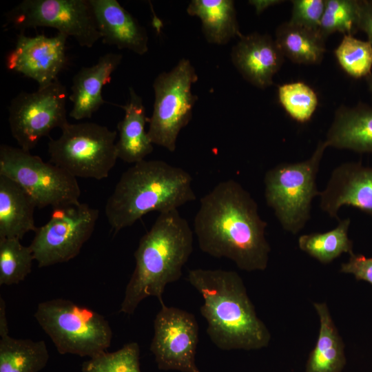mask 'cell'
<instances>
[{
    "instance_id": "cell-1",
    "label": "cell",
    "mask_w": 372,
    "mask_h": 372,
    "mask_svg": "<svg viewBox=\"0 0 372 372\" xmlns=\"http://www.w3.org/2000/svg\"><path fill=\"white\" fill-rule=\"evenodd\" d=\"M267 226L254 198L233 179L220 182L200 198L194 220L203 252L229 259L246 271H264L268 265Z\"/></svg>"
},
{
    "instance_id": "cell-2",
    "label": "cell",
    "mask_w": 372,
    "mask_h": 372,
    "mask_svg": "<svg viewBox=\"0 0 372 372\" xmlns=\"http://www.w3.org/2000/svg\"><path fill=\"white\" fill-rule=\"evenodd\" d=\"M187 280L201 294V316L207 333L218 349L258 350L267 347L271 334L258 317L242 279L234 271L195 269Z\"/></svg>"
},
{
    "instance_id": "cell-3",
    "label": "cell",
    "mask_w": 372,
    "mask_h": 372,
    "mask_svg": "<svg viewBox=\"0 0 372 372\" xmlns=\"http://www.w3.org/2000/svg\"><path fill=\"white\" fill-rule=\"evenodd\" d=\"M193 231L178 209L160 213L134 252L135 267L119 312L133 314L149 296L163 302L166 285L182 276L193 251Z\"/></svg>"
},
{
    "instance_id": "cell-4",
    "label": "cell",
    "mask_w": 372,
    "mask_h": 372,
    "mask_svg": "<svg viewBox=\"0 0 372 372\" xmlns=\"http://www.w3.org/2000/svg\"><path fill=\"white\" fill-rule=\"evenodd\" d=\"M189 173L161 160H143L123 173L105 206L114 233L144 215L174 209L196 199Z\"/></svg>"
},
{
    "instance_id": "cell-5",
    "label": "cell",
    "mask_w": 372,
    "mask_h": 372,
    "mask_svg": "<svg viewBox=\"0 0 372 372\" xmlns=\"http://www.w3.org/2000/svg\"><path fill=\"white\" fill-rule=\"evenodd\" d=\"M34 316L61 355L92 358L111 345L113 332L108 320L97 311L70 300L41 302Z\"/></svg>"
},
{
    "instance_id": "cell-6",
    "label": "cell",
    "mask_w": 372,
    "mask_h": 372,
    "mask_svg": "<svg viewBox=\"0 0 372 372\" xmlns=\"http://www.w3.org/2000/svg\"><path fill=\"white\" fill-rule=\"evenodd\" d=\"M320 141L311 156L305 161L282 163L265 173V198L284 230L296 234L311 218V203L319 196L316 177L325 149Z\"/></svg>"
},
{
    "instance_id": "cell-7",
    "label": "cell",
    "mask_w": 372,
    "mask_h": 372,
    "mask_svg": "<svg viewBox=\"0 0 372 372\" xmlns=\"http://www.w3.org/2000/svg\"><path fill=\"white\" fill-rule=\"evenodd\" d=\"M48 143L50 162L75 178H106L118 159L117 132L96 123H68Z\"/></svg>"
},
{
    "instance_id": "cell-8",
    "label": "cell",
    "mask_w": 372,
    "mask_h": 372,
    "mask_svg": "<svg viewBox=\"0 0 372 372\" xmlns=\"http://www.w3.org/2000/svg\"><path fill=\"white\" fill-rule=\"evenodd\" d=\"M0 174L23 188L38 208L54 209L80 203L76 178L19 147L1 145Z\"/></svg>"
},
{
    "instance_id": "cell-9",
    "label": "cell",
    "mask_w": 372,
    "mask_h": 372,
    "mask_svg": "<svg viewBox=\"0 0 372 372\" xmlns=\"http://www.w3.org/2000/svg\"><path fill=\"white\" fill-rule=\"evenodd\" d=\"M197 81L195 68L187 59H182L169 72L156 77L154 108L147 130L153 144L171 152L176 150L180 132L192 119L198 99L192 94V86Z\"/></svg>"
},
{
    "instance_id": "cell-10",
    "label": "cell",
    "mask_w": 372,
    "mask_h": 372,
    "mask_svg": "<svg viewBox=\"0 0 372 372\" xmlns=\"http://www.w3.org/2000/svg\"><path fill=\"white\" fill-rule=\"evenodd\" d=\"M8 24L21 32L52 28L90 48L101 39L90 0H24L6 14Z\"/></svg>"
},
{
    "instance_id": "cell-11",
    "label": "cell",
    "mask_w": 372,
    "mask_h": 372,
    "mask_svg": "<svg viewBox=\"0 0 372 372\" xmlns=\"http://www.w3.org/2000/svg\"><path fill=\"white\" fill-rule=\"evenodd\" d=\"M99 210L86 203L54 208L49 220L38 227L31 244L39 267L64 263L74 258L91 237Z\"/></svg>"
},
{
    "instance_id": "cell-12",
    "label": "cell",
    "mask_w": 372,
    "mask_h": 372,
    "mask_svg": "<svg viewBox=\"0 0 372 372\" xmlns=\"http://www.w3.org/2000/svg\"><path fill=\"white\" fill-rule=\"evenodd\" d=\"M67 89L58 79L32 92H21L8 106V123L12 137L21 149L30 151L55 128L68 123Z\"/></svg>"
},
{
    "instance_id": "cell-13",
    "label": "cell",
    "mask_w": 372,
    "mask_h": 372,
    "mask_svg": "<svg viewBox=\"0 0 372 372\" xmlns=\"http://www.w3.org/2000/svg\"><path fill=\"white\" fill-rule=\"evenodd\" d=\"M154 320V336L149 349L159 370L201 372L195 362L198 324L185 310L167 307L164 302Z\"/></svg>"
},
{
    "instance_id": "cell-14",
    "label": "cell",
    "mask_w": 372,
    "mask_h": 372,
    "mask_svg": "<svg viewBox=\"0 0 372 372\" xmlns=\"http://www.w3.org/2000/svg\"><path fill=\"white\" fill-rule=\"evenodd\" d=\"M68 38L61 33L29 37L21 32L14 49L6 56V68L33 79L39 88L45 87L58 79L67 64Z\"/></svg>"
},
{
    "instance_id": "cell-15",
    "label": "cell",
    "mask_w": 372,
    "mask_h": 372,
    "mask_svg": "<svg viewBox=\"0 0 372 372\" xmlns=\"http://www.w3.org/2000/svg\"><path fill=\"white\" fill-rule=\"evenodd\" d=\"M319 197L320 209L338 221V211L344 205L372 216V167L355 162L339 165Z\"/></svg>"
},
{
    "instance_id": "cell-16",
    "label": "cell",
    "mask_w": 372,
    "mask_h": 372,
    "mask_svg": "<svg viewBox=\"0 0 372 372\" xmlns=\"http://www.w3.org/2000/svg\"><path fill=\"white\" fill-rule=\"evenodd\" d=\"M231 61L242 76L253 85L265 89L284 62V55L269 35L254 32L241 34L233 47Z\"/></svg>"
},
{
    "instance_id": "cell-17",
    "label": "cell",
    "mask_w": 372,
    "mask_h": 372,
    "mask_svg": "<svg viewBox=\"0 0 372 372\" xmlns=\"http://www.w3.org/2000/svg\"><path fill=\"white\" fill-rule=\"evenodd\" d=\"M103 43L143 55L148 51V35L116 0H90Z\"/></svg>"
},
{
    "instance_id": "cell-18",
    "label": "cell",
    "mask_w": 372,
    "mask_h": 372,
    "mask_svg": "<svg viewBox=\"0 0 372 372\" xmlns=\"http://www.w3.org/2000/svg\"><path fill=\"white\" fill-rule=\"evenodd\" d=\"M122 59L121 54L106 53L95 64L81 68L74 75L69 95L72 103L70 117L76 120L90 118L106 102L102 96L103 87L110 82Z\"/></svg>"
},
{
    "instance_id": "cell-19",
    "label": "cell",
    "mask_w": 372,
    "mask_h": 372,
    "mask_svg": "<svg viewBox=\"0 0 372 372\" xmlns=\"http://www.w3.org/2000/svg\"><path fill=\"white\" fill-rule=\"evenodd\" d=\"M324 141L328 147L372 153V107L360 103L339 107Z\"/></svg>"
},
{
    "instance_id": "cell-20",
    "label": "cell",
    "mask_w": 372,
    "mask_h": 372,
    "mask_svg": "<svg viewBox=\"0 0 372 372\" xmlns=\"http://www.w3.org/2000/svg\"><path fill=\"white\" fill-rule=\"evenodd\" d=\"M122 107L125 115L117 125V156L126 163L135 164L145 160L152 152L154 144L145 129L147 118L143 99L133 87H130L129 100Z\"/></svg>"
},
{
    "instance_id": "cell-21",
    "label": "cell",
    "mask_w": 372,
    "mask_h": 372,
    "mask_svg": "<svg viewBox=\"0 0 372 372\" xmlns=\"http://www.w3.org/2000/svg\"><path fill=\"white\" fill-rule=\"evenodd\" d=\"M36 207L34 199L23 188L0 174V238L21 240L28 232H35Z\"/></svg>"
},
{
    "instance_id": "cell-22",
    "label": "cell",
    "mask_w": 372,
    "mask_h": 372,
    "mask_svg": "<svg viewBox=\"0 0 372 372\" xmlns=\"http://www.w3.org/2000/svg\"><path fill=\"white\" fill-rule=\"evenodd\" d=\"M313 306L320 320L317 342L310 352L305 372H341L347 364L344 344L325 302Z\"/></svg>"
},
{
    "instance_id": "cell-23",
    "label": "cell",
    "mask_w": 372,
    "mask_h": 372,
    "mask_svg": "<svg viewBox=\"0 0 372 372\" xmlns=\"http://www.w3.org/2000/svg\"><path fill=\"white\" fill-rule=\"evenodd\" d=\"M187 12L200 19L202 32L210 43L224 45L242 34L231 0H192Z\"/></svg>"
},
{
    "instance_id": "cell-24",
    "label": "cell",
    "mask_w": 372,
    "mask_h": 372,
    "mask_svg": "<svg viewBox=\"0 0 372 372\" xmlns=\"http://www.w3.org/2000/svg\"><path fill=\"white\" fill-rule=\"evenodd\" d=\"M44 340L17 339L0 333V372H39L49 360Z\"/></svg>"
},
{
    "instance_id": "cell-25",
    "label": "cell",
    "mask_w": 372,
    "mask_h": 372,
    "mask_svg": "<svg viewBox=\"0 0 372 372\" xmlns=\"http://www.w3.org/2000/svg\"><path fill=\"white\" fill-rule=\"evenodd\" d=\"M275 41L284 56L298 64H319L326 52L325 39L319 32L289 21L277 28Z\"/></svg>"
},
{
    "instance_id": "cell-26",
    "label": "cell",
    "mask_w": 372,
    "mask_h": 372,
    "mask_svg": "<svg viewBox=\"0 0 372 372\" xmlns=\"http://www.w3.org/2000/svg\"><path fill=\"white\" fill-rule=\"evenodd\" d=\"M351 219H340L337 226L324 233L300 236L299 248L322 264H329L344 253L353 254V242L348 236Z\"/></svg>"
},
{
    "instance_id": "cell-27",
    "label": "cell",
    "mask_w": 372,
    "mask_h": 372,
    "mask_svg": "<svg viewBox=\"0 0 372 372\" xmlns=\"http://www.w3.org/2000/svg\"><path fill=\"white\" fill-rule=\"evenodd\" d=\"M17 238H0V285L23 281L31 273L34 260L32 249Z\"/></svg>"
},
{
    "instance_id": "cell-28",
    "label": "cell",
    "mask_w": 372,
    "mask_h": 372,
    "mask_svg": "<svg viewBox=\"0 0 372 372\" xmlns=\"http://www.w3.org/2000/svg\"><path fill=\"white\" fill-rule=\"evenodd\" d=\"M359 30V0H326L319 28L324 39L334 32L353 36Z\"/></svg>"
},
{
    "instance_id": "cell-29",
    "label": "cell",
    "mask_w": 372,
    "mask_h": 372,
    "mask_svg": "<svg viewBox=\"0 0 372 372\" xmlns=\"http://www.w3.org/2000/svg\"><path fill=\"white\" fill-rule=\"evenodd\" d=\"M278 97L287 114L300 123L308 122L318 105L316 92L309 85L301 81L280 85Z\"/></svg>"
},
{
    "instance_id": "cell-30",
    "label": "cell",
    "mask_w": 372,
    "mask_h": 372,
    "mask_svg": "<svg viewBox=\"0 0 372 372\" xmlns=\"http://www.w3.org/2000/svg\"><path fill=\"white\" fill-rule=\"evenodd\" d=\"M342 70L355 79L366 77L371 73L372 45L351 35H344L334 51Z\"/></svg>"
},
{
    "instance_id": "cell-31",
    "label": "cell",
    "mask_w": 372,
    "mask_h": 372,
    "mask_svg": "<svg viewBox=\"0 0 372 372\" xmlns=\"http://www.w3.org/2000/svg\"><path fill=\"white\" fill-rule=\"evenodd\" d=\"M140 347L136 342L113 351H105L81 364V372H141Z\"/></svg>"
},
{
    "instance_id": "cell-32",
    "label": "cell",
    "mask_w": 372,
    "mask_h": 372,
    "mask_svg": "<svg viewBox=\"0 0 372 372\" xmlns=\"http://www.w3.org/2000/svg\"><path fill=\"white\" fill-rule=\"evenodd\" d=\"M289 22L310 30L319 32L326 0H293Z\"/></svg>"
},
{
    "instance_id": "cell-33",
    "label": "cell",
    "mask_w": 372,
    "mask_h": 372,
    "mask_svg": "<svg viewBox=\"0 0 372 372\" xmlns=\"http://www.w3.org/2000/svg\"><path fill=\"white\" fill-rule=\"evenodd\" d=\"M349 259L340 266V272L354 276L357 280H364L372 285V257L361 254L349 255Z\"/></svg>"
},
{
    "instance_id": "cell-34",
    "label": "cell",
    "mask_w": 372,
    "mask_h": 372,
    "mask_svg": "<svg viewBox=\"0 0 372 372\" xmlns=\"http://www.w3.org/2000/svg\"><path fill=\"white\" fill-rule=\"evenodd\" d=\"M360 30L364 32L372 45V0H359Z\"/></svg>"
},
{
    "instance_id": "cell-35",
    "label": "cell",
    "mask_w": 372,
    "mask_h": 372,
    "mask_svg": "<svg viewBox=\"0 0 372 372\" xmlns=\"http://www.w3.org/2000/svg\"><path fill=\"white\" fill-rule=\"evenodd\" d=\"M256 10V14H260L267 8L280 3L282 1L279 0H252L249 1Z\"/></svg>"
},
{
    "instance_id": "cell-36",
    "label": "cell",
    "mask_w": 372,
    "mask_h": 372,
    "mask_svg": "<svg viewBox=\"0 0 372 372\" xmlns=\"http://www.w3.org/2000/svg\"><path fill=\"white\" fill-rule=\"evenodd\" d=\"M365 79L368 85L369 90L372 95V72Z\"/></svg>"
}]
</instances>
